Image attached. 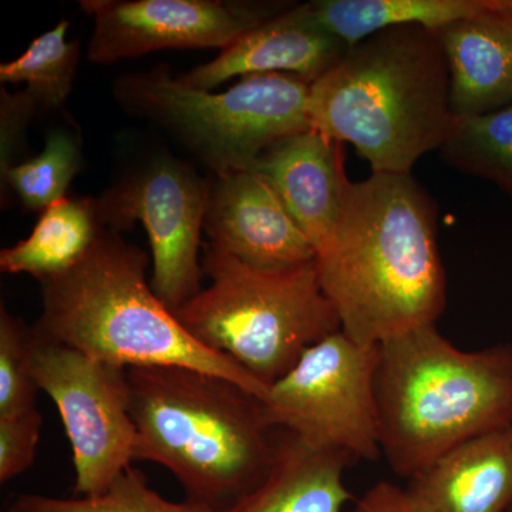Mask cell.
<instances>
[{
  "label": "cell",
  "mask_w": 512,
  "mask_h": 512,
  "mask_svg": "<svg viewBox=\"0 0 512 512\" xmlns=\"http://www.w3.org/2000/svg\"><path fill=\"white\" fill-rule=\"evenodd\" d=\"M315 265L340 330L362 346L436 325L446 308L437 205L412 174L372 173L349 183Z\"/></svg>",
  "instance_id": "1"
},
{
  "label": "cell",
  "mask_w": 512,
  "mask_h": 512,
  "mask_svg": "<svg viewBox=\"0 0 512 512\" xmlns=\"http://www.w3.org/2000/svg\"><path fill=\"white\" fill-rule=\"evenodd\" d=\"M309 114L313 130L355 147L372 173L412 174L457 123L439 32L402 26L349 47L311 84Z\"/></svg>",
  "instance_id": "2"
},
{
  "label": "cell",
  "mask_w": 512,
  "mask_h": 512,
  "mask_svg": "<svg viewBox=\"0 0 512 512\" xmlns=\"http://www.w3.org/2000/svg\"><path fill=\"white\" fill-rule=\"evenodd\" d=\"M127 377L134 460L167 468L188 503L227 511L271 470L278 430L245 387L181 366L131 367Z\"/></svg>",
  "instance_id": "3"
},
{
  "label": "cell",
  "mask_w": 512,
  "mask_h": 512,
  "mask_svg": "<svg viewBox=\"0 0 512 512\" xmlns=\"http://www.w3.org/2000/svg\"><path fill=\"white\" fill-rule=\"evenodd\" d=\"M147 266L146 252L101 228L79 264L40 282L42 313L33 333L124 369L181 366L227 377L264 399L268 387L181 325L151 288Z\"/></svg>",
  "instance_id": "4"
},
{
  "label": "cell",
  "mask_w": 512,
  "mask_h": 512,
  "mask_svg": "<svg viewBox=\"0 0 512 512\" xmlns=\"http://www.w3.org/2000/svg\"><path fill=\"white\" fill-rule=\"evenodd\" d=\"M376 403L382 456L397 476L451 448L512 426V345L463 350L436 325L379 345Z\"/></svg>",
  "instance_id": "5"
},
{
  "label": "cell",
  "mask_w": 512,
  "mask_h": 512,
  "mask_svg": "<svg viewBox=\"0 0 512 512\" xmlns=\"http://www.w3.org/2000/svg\"><path fill=\"white\" fill-rule=\"evenodd\" d=\"M202 271L210 286L175 316L198 342L234 360L268 389L306 350L340 330L315 261L261 269L207 244Z\"/></svg>",
  "instance_id": "6"
},
{
  "label": "cell",
  "mask_w": 512,
  "mask_h": 512,
  "mask_svg": "<svg viewBox=\"0 0 512 512\" xmlns=\"http://www.w3.org/2000/svg\"><path fill=\"white\" fill-rule=\"evenodd\" d=\"M119 96L174 131L217 177L249 170L275 144L312 130L311 83L291 74L242 77L215 94L184 86L160 67L121 79Z\"/></svg>",
  "instance_id": "7"
},
{
  "label": "cell",
  "mask_w": 512,
  "mask_h": 512,
  "mask_svg": "<svg viewBox=\"0 0 512 512\" xmlns=\"http://www.w3.org/2000/svg\"><path fill=\"white\" fill-rule=\"evenodd\" d=\"M379 346H362L342 330L311 346L261 399L269 426L309 446L355 460L382 456L376 403Z\"/></svg>",
  "instance_id": "8"
},
{
  "label": "cell",
  "mask_w": 512,
  "mask_h": 512,
  "mask_svg": "<svg viewBox=\"0 0 512 512\" xmlns=\"http://www.w3.org/2000/svg\"><path fill=\"white\" fill-rule=\"evenodd\" d=\"M30 366L62 417L72 447L73 493H103L136 461L127 369L37 338L33 330Z\"/></svg>",
  "instance_id": "9"
},
{
  "label": "cell",
  "mask_w": 512,
  "mask_h": 512,
  "mask_svg": "<svg viewBox=\"0 0 512 512\" xmlns=\"http://www.w3.org/2000/svg\"><path fill=\"white\" fill-rule=\"evenodd\" d=\"M212 185L187 165L158 157L94 200L101 227L123 231L136 221L146 228L153 255L151 288L177 312L201 291V232Z\"/></svg>",
  "instance_id": "10"
},
{
  "label": "cell",
  "mask_w": 512,
  "mask_h": 512,
  "mask_svg": "<svg viewBox=\"0 0 512 512\" xmlns=\"http://www.w3.org/2000/svg\"><path fill=\"white\" fill-rule=\"evenodd\" d=\"M271 2L83 0L94 22L89 59L107 64L164 49L224 50L284 12Z\"/></svg>",
  "instance_id": "11"
},
{
  "label": "cell",
  "mask_w": 512,
  "mask_h": 512,
  "mask_svg": "<svg viewBox=\"0 0 512 512\" xmlns=\"http://www.w3.org/2000/svg\"><path fill=\"white\" fill-rule=\"evenodd\" d=\"M212 247L261 269L312 264L315 248L264 174L218 177L204 222Z\"/></svg>",
  "instance_id": "12"
},
{
  "label": "cell",
  "mask_w": 512,
  "mask_h": 512,
  "mask_svg": "<svg viewBox=\"0 0 512 512\" xmlns=\"http://www.w3.org/2000/svg\"><path fill=\"white\" fill-rule=\"evenodd\" d=\"M349 46L316 19L311 3L289 6L232 43L211 62L178 77L211 92L232 77L282 73L315 83L343 59Z\"/></svg>",
  "instance_id": "13"
},
{
  "label": "cell",
  "mask_w": 512,
  "mask_h": 512,
  "mask_svg": "<svg viewBox=\"0 0 512 512\" xmlns=\"http://www.w3.org/2000/svg\"><path fill=\"white\" fill-rule=\"evenodd\" d=\"M457 120L483 116L512 104V0L439 32Z\"/></svg>",
  "instance_id": "14"
},
{
  "label": "cell",
  "mask_w": 512,
  "mask_h": 512,
  "mask_svg": "<svg viewBox=\"0 0 512 512\" xmlns=\"http://www.w3.org/2000/svg\"><path fill=\"white\" fill-rule=\"evenodd\" d=\"M420 512H510L512 426L451 448L410 478Z\"/></svg>",
  "instance_id": "15"
},
{
  "label": "cell",
  "mask_w": 512,
  "mask_h": 512,
  "mask_svg": "<svg viewBox=\"0 0 512 512\" xmlns=\"http://www.w3.org/2000/svg\"><path fill=\"white\" fill-rule=\"evenodd\" d=\"M252 168L268 178L313 248L328 238L350 183L342 144L312 128L275 144Z\"/></svg>",
  "instance_id": "16"
},
{
  "label": "cell",
  "mask_w": 512,
  "mask_h": 512,
  "mask_svg": "<svg viewBox=\"0 0 512 512\" xmlns=\"http://www.w3.org/2000/svg\"><path fill=\"white\" fill-rule=\"evenodd\" d=\"M352 461L349 454L309 446L278 430L271 470L224 512H345L352 500L345 471Z\"/></svg>",
  "instance_id": "17"
},
{
  "label": "cell",
  "mask_w": 512,
  "mask_h": 512,
  "mask_svg": "<svg viewBox=\"0 0 512 512\" xmlns=\"http://www.w3.org/2000/svg\"><path fill=\"white\" fill-rule=\"evenodd\" d=\"M101 228L94 200L64 197L42 211L28 238L2 249L0 271L39 282L66 274L89 252Z\"/></svg>",
  "instance_id": "18"
},
{
  "label": "cell",
  "mask_w": 512,
  "mask_h": 512,
  "mask_svg": "<svg viewBox=\"0 0 512 512\" xmlns=\"http://www.w3.org/2000/svg\"><path fill=\"white\" fill-rule=\"evenodd\" d=\"M316 19L349 47L382 30L441 29L490 8L493 0H315Z\"/></svg>",
  "instance_id": "19"
},
{
  "label": "cell",
  "mask_w": 512,
  "mask_h": 512,
  "mask_svg": "<svg viewBox=\"0 0 512 512\" xmlns=\"http://www.w3.org/2000/svg\"><path fill=\"white\" fill-rule=\"evenodd\" d=\"M439 151L451 168L490 181L512 201V104L483 116L457 120Z\"/></svg>",
  "instance_id": "20"
},
{
  "label": "cell",
  "mask_w": 512,
  "mask_h": 512,
  "mask_svg": "<svg viewBox=\"0 0 512 512\" xmlns=\"http://www.w3.org/2000/svg\"><path fill=\"white\" fill-rule=\"evenodd\" d=\"M69 22L60 20L55 28L36 37L18 59L0 66V82L26 83L36 104L55 109L62 106L73 87L79 60V45L67 42Z\"/></svg>",
  "instance_id": "21"
},
{
  "label": "cell",
  "mask_w": 512,
  "mask_h": 512,
  "mask_svg": "<svg viewBox=\"0 0 512 512\" xmlns=\"http://www.w3.org/2000/svg\"><path fill=\"white\" fill-rule=\"evenodd\" d=\"M8 512H212L201 505L165 500L148 485L138 468L130 467L107 490L86 497L57 498L22 494Z\"/></svg>",
  "instance_id": "22"
},
{
  "label": "cell",
  "mask_w": 512,
  "mask_h": 512,
  "mask_svg": "<svg viewBox=\"0 0 512 512\" xmlns=\"http://www.w3.org/2000/svg\"><path fill=\"white\" fill-rule=\"evenodd\" d=\"M82 164L80 141L72 131H52L39 156L2 171L3 180L16 192L26 210H46L66 197Z\"/></svg>",
  "instance_id": "23"
},
{
  "label": "cell",
  "mask_w": 512,
  "mask_h": 512,
  "mask_svg": "<svg viewBox=\"0 0 512 512\" xmlns=\"http://www.w3.org/2000/svg\"><path fill=\"white\" fill-rule=\"evenodd\" d=\"M32 328L2 306L0 312V416L36 407L40 392L30 366Z\"/></svg>",
  "instance_id": "24"
},
{
  "label": "cell",
  "mask_w": 512,
  "mask_h": 512,
  "mask_svg": "<svg viewBox=\"0 0 512 512\" xmlns=\"http://www.w3.org/2000/svg\"><path fill=\"white\" fill-rule=\"evenodd\" d=\"M42 426V413L37 407L0 416V483H8L32 466Z\"/></svg>",
  "instance_id": "25"
},
{
  "label": "cell",
  "mask_w": 512,
  "mask_h": 512,
  "mask_svg": "<svg viewBox=\"0 0 512 512\" xmlns=\"http://www.w3.org/2000/svg\"><path fill=\"white\" fill-rule=\"evenodd\" d=\"M36 106L28 92L10 94L2 90V171L13 165L12 158L20 136Z\"/></svg>",
  "instance_id": "26"
},
{
  "label": "cell",
  "mask_w": 512,
  "mask_h": 512,
  "mask_svg": "<svg viewBox=\"0 0 512 512\" xmlns=\"http://www.w3.org/2000/svg\"><path fill=\"white\" fill-rule=\"evenodd\" d=\"M350 512H420L407 494L406 488L390 481H380L370 487Z\"/></svg>",
  "instance_id": "27"
},
{
  "label": "cell",
  "mask_w": 512,
  "mask_h": 512,
  "mask_svg": "<svg viewBox=\"0 0 512 512\" xmlns=\"http://www.w3.org/2000/svg\"><path fill=\"white\" fill-rule=\"evenodd\" d=\"M510 512H512V508H511V511H510Z\"/></svg>",
  "instance_id": "28"
}]
</instances>
